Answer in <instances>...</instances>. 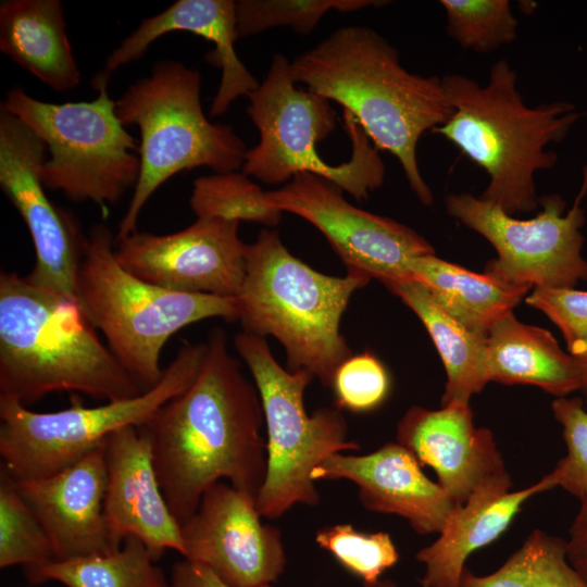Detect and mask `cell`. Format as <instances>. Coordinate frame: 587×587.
Listing matches in <instances>:
<instances>
[{"instance_id":"obj_1","label":"cell","mask_w":587,"mask_h":587,"mask_svg":"<svg viewBox=\"0 0 587 587\" xmlns=\"http://www.w3.org/2000/svg\"><path fill=\"white\" fill-rule=\"evenodd\" d=\"M201 369L187 390L141 426L167 505L182 525L204 491L222 479L257 498L266 475L264 415L259 391L211 330Z\"/></svg>"},{"instance_id":"obj_2","label":"cell","mask_w":587,"mask_h":587,"mask_svg":"<svg viewBox=\"0 0 587 587\" xmlns=\"http://www.w3.org/2000/svg\"><path fill=\"white\" fill-rule=\"evenodd\" d=\"M290 66L296 83L338 102L376 148L398 159L423 204L433 202L420 173L416 147L425 132L444 125L453 114L441 78L408 72L398 50L364 26L334 30Z\"/></svg>"},{"instance_id":"obj_3","label":"cell","mask_w":587,"mask_h":587,"mask_svg":"<svg viewBox=\"0 0 587 587\" xmlns=\"http://www.w3.org/2000/svg\"><path fill=\"white\" fill-rule=\"evenodd\" d=\"M96 329L77 297L1 272L0 397L28 405L58 391L108 401L142 394Z\"/></svg>"},{"instance_id":"obj_4","label":"cell","mask_w":587,"mask_h":587,"mask_svg":"<svg viewBox=\"0 0 587 587\" xmlns=\"http://www.w3.org/2000/svg\"><path fill=\"white\" fill-rule=\"evenodd\" d=\"M453 114L433 132L442 135L483 167L489 184L480 198L515 215L537 209L534 175L557 163L545 147L562 140L578 114L572 104L525 105L516 88V72L504 59L490 68L483 87L461 75L441 77Z\"/></svg>"},{"instance_id":"obj_5","label":"cell","mask_w":587,"mask_h":587,"mask_svg":"<svg viewBox=\"0 0 587 587\" xmlns=\"http://www.w3.org/2000/svg\"><path fill=\"white\" fill-rule=\"evenodd\" d=\"M370 279L320 273L292 255L276 230L263 229L247 245L237 320L245 333L276 338L287 370H305L330 387L336 370L352 355L340 333L342 314Z\"/></svg>"},{"instance_id":"obj_6","label":"cell","mask_w":587,"mask_h":587,"mask_svg":"<svg viewBox=\"0 0 587 587\" xmlns=\"http://www.w3.org/2000/svg\"><path fill=\"white\" fill-rule=\"evenodd\" d=\"M113 245L105 225L90 229L79 265L77 297L109 349L145 391L162 378L160 357L166 341L202 320H237V299L176 291L145 282L117 262Z\"/></svg>"},{"instance_id":"obj_7","label":"cell","mask_w":587,"mask_h":587,"mask_svg":"<svg viewBox=\"0 0 587 587\" xmlns=\"http://www.w3.org/2000/svg\"><path fill=\"white\" fill-rule=\"evenodd\" d=\"M200 87L198 71L163 60L115 101L122 124L139 128L140 172L114 243L137 230L149 198L177 173L199 166L215 173L242 167L245 142L229 125L213 124L205 117Z\"/></svg>"},{"instance_id":"obj_8","label":"cell","mask_w":587,"mask_h":587,"mask_svg":"<svg viewBox=\"0 0 587 587\" xmlns=\"http://www.w3.org/2000/svg\"><path fill=\"white\" fill-rule=\"evenodd\" d=\"M290 63L285 55L275 54L264 80L248 95L247 113L260 140L247 150L242 173L266 184L312 173L333 182L358 201L367 199L385 178L377 148L355 117L344 110V126L351 140L350 159L338 165L325 162L316 145L334 132L336 113L325 97L296 87Z\"/></svg>"},{"instance_id":"obj_9","label":"cell","mask_w":587,"mask_h":587,"mask_svg":"<svg viewBox=\"0 0 587 587\" xmlns=\"http://www.w3.org/2000/svg\"><path fill=\"white\" fill-rule=\"evenodd\" d=\"M109 79L101 72L95 77L98 96L90 101L45 102L14 87L1 104L45 143L50 154L40 170L45 187L102 208L135 188L140 172L139 141L116 115Z\"/></svg>"},{"instance_id":"obj_10","label":"cell","mask_w":587,"mask_h":587,"mask_svg":"<svg viewBox=\"0 0 587 587\" xmlns=\"http://www.w3.org/2000/svg\"><path fill=\"white\" fill-rule=\"evenodd\" d=\"M234 344L253 377L266 425V475L255 498L259 513L277 519L296 504H319L312 471L332 454L359 450L360 445L348 439L338 408L307 413L303 396L311 373L283 367L262 337L242 332Z\"/></svg>"},{"instance_id":"obj_11","label":"cell","mask_w":587,"mask_h":587,"mask_svg":"<svg viewBox=\"0 0 587 587\" xmlns=\"http://www.w3.org/2000/svg\"><path fill=\"white\" fill-rule=\"evenodd\" d=\"M205 351V342L185 341L155 386L137 397L98 407H85L74 396L67 409L35 412L0 397L1 466L15 479L49 477L79 461L115 430L143 426L160 408L189 388Z\"/></svg>"},{"instance_id":"obj_12","label":"cell","mask_w":587,"mask_h":587,"mask_svg":"<svg viewBox=\"0 0 587 587\" xmlns=\"http://www.w3.org/2000/svg\"><path fill=\"white\" fill-rule=\"evenodd\" d=\"M587 192V166L580 191L563 215L559 195L538 198L542 210L533 218L517 220L499 207L470 193L446 198L448 213L480 234L496 249L485 272L508 283L532 287L574 288L587 280V261L582 255L584 212L579 203Z\"/></svg>"},{"instance_id":"obj_13","label":"cell","mask_w":587,"mask_h":587,"mask_svg":"<svg viewBox=\"0 0 587 587\" xmlns=\"http://www.w3.org/2000/svg\"><path fill=\"white\" fill-rule=\"evenodd\" d=\"M342 191L333 182L304 172L265 196L274 208L314 225L347 272L376 278L386 287L412 279V260L435 254L434 248L408 226L352 205Z\"/></svg>"},{"instance_id":"obj_14","label":"cell","mask_w":587,"mask_h":587,"mask_svg":"<svg viewBox=\"0 0 587 587\" xmlns=\"http://www.w3.org/2000/svg\"><path fill=\"white\" fill-rule=\"evenodd\" d=\"M46 151L40 138L0 108V185L27 226L36 253L26 277L45 290L77 297L87 236L75 216L46 193L40 176Z\"/></svg>"},{"instance_id":"obj_15","label":"cell","mask_w":587,"mask_h":587,"mask_svg":"<svg viewBox=\"0 0 587 587\" xmlns=\"http://www.w3.org/2000/svg\"><path fill=\"white\" fill-rule=\"evenodd\" d=\"M239 222L197 218L167 235L134 232L115 242L117 262L140 279L176 291L237 298L247 245Z\"/></svg>"},{"instance_id":"obj_16","label":"cell","mask_w":587,"mask_h":587,"mask_svg":"<svg viewBox=\"0 0 587 587\" xmlns=\"http://www.w3.org/2000/svg\"><path fill=\"white\" fill-rule=\"evenodd\" d=\"M261 517L255 499L217 482L180 525L183 557L233 587L271 585L285 571L286 552L280 530Z\"/></svg>"},{"instance_id":"obj_17","label":"cell","mask_w":587,"mask_h":587,"mask_svg":"<svg viewBox=\"0 0 587 587\" xmlns=\"http://www.w3.org/2000/svg\"><path fill=\"white\" fill-rule=\"evenodd\" d=\"M107 486L103 515L112 548L140 539L153 560L167 549L182 555L180 525L162 492L148 434L139 426L115 430L105 440Z\"/></svg>"},{"instance_id":"obj_18","label":"cell","mask_w":587,"mask_h":587,"mask_svg":"<svg viewBox=\"0 0 587 587\" xmlns=\"http://www.w3.org/2000/svg\"><path fill=\"white\" fill-rule=\"evenodd\" d=\"M312 479H348L372 512L405 519L421 535L440 533L457 504L430 480L417 459L399 442L363 455L335 453L311 473Z\"/></svg>"},{"instance_id":"obj_19","label":"cell","mask_w":587,"mask_h":587,"mask_svg":"<svg viewBox=\"0 0 587 587\" xmlns=\"http://www.w3.org/2000/svg\"><path fill=\"white\" fill-rule=\"evenodd\" d=\"M105 440L54 475L14 478L20 494L45 529L57 561L116 552L103 515Z\"/></svg>"},{"instance_id":"obj_20","label":"cell","mask_w":587,"mask_h":587,"mask_svg":"<svg viewBox=\"0 0 587 587\" xmlns=\"http://www.w3.org/2000/svg\"><path fill=\"white\" fill-rule=\"evenodd\" d=\"M397 442L437 474L438 484L457 505L487 477L505 470L494 435L476 427L470 404L439 410L411 407L397 425Z\"/></svg>"},{"instance_id":"obj_21","label":"cell","mask_w":587,"mask_h":587,"mask_svg":"<svg viewBox=\"0 0 587 587\" xmlns=\"http://www.w3.org/2000/svg\"><path fill=\"white\" fill-rule=\"evenodd\" d=\"M172 32H189L214 43L205 59L222 71L221 83L213 98L210 115L224 114L240 96H248L259 86L257 79L237 57L234 43L237 33L236 1L177 0L164 11L145 18L140 25L107 58L103 74L140 59L159 37Z\"/></svg>"},{"instance_id":"obj_22","label":"cell","mask_w":587,"mask_h":587,"mask_svg":"<svg viewBox=\"0 0 587 587\" xmlns=\"http://www.w3.org/2000/svg\"><path fill=\"white\" fill-rule=\"evenodd\" d=\"M507 470L484 479L450 514L439 537L415 559L425 566L423 587H459L469 555L496 540L533 496L552 489L544 476L524 489L510 491Z\"/></svg>"},{"instance_id":"obj_23","label":"cell","mask_w":587,"mask_h":587,"mask_svg":"<svg viewBox=\"0 0 587 587\" xmlns=\"http://www.w3.org/2000/svg\"><path fill=\"white\" fill-rule=\"evenodd\" d=\"M585 373L584 361L563 351L549 330L526 325L513 313L487 333L488 382L534 385L562 398L582 390Z\"/></svg>"},{"instance_id":"obj_24","label":"cell","mask_w":587,"mask_h":587,"mask_svg":"<svg viewBox=\"0 0 587 587\" xmlns=\"http://www.w3.org/2000/svg\"><path fill=\"white\" fill-rule=\"evenodd\" d=\"M0 50L57 92L80 82L59 0L1 1Z\"/></svg>"},{"instance_id":"obj_25","label":"cell","mask_w":587,"mask_h":587,"mask_svg":"<svg viewBox=\"0 0 587 587\" xmlns=\"http://www.w3.org/2000/svg\"><path fill=\"white\" fill-rule=\"evenodd\" d=\"M412 277L422 283L436 302L469 329L487 335L529 291L484 272L469 271L427 254L410 263Z\"/></svg>"},{"instance_id":"obj_26","label":"cell","mask_w":587,"mask_h":587,"mask_svg":"<svg viewBox=\"0 0 587 587\" xmlns=\"http://www.w3.org/2000/svg\"><path fill=\"white\" fill-rule=\"evenodd\" d=\"M387 288L421 320L441 358L447 383L441 407L470 404L473 395L489 383L486 375V336L475 333L447 313L429 290L412 278Z\"/></svg>"},{"instance_id":"obj_27","label":"cell","mask_w":587,"mask_h":587,"mask_svg":"<svg viewBox=\"0 0 587 587\" xmlns=\"http://www.w3.org/2000/svg\"><path fill=\"white\" fill-rule=\"evenodd\" d=\"M153 561L145 544L129 536L114 553L53 560L26 566L25 573L33 583L57 580L66 587H170Z\"/></svg>"},{"instance_id":"obj_28","label":"cell","mask_w":587,"mask_h":587,"mask_svg":"<svg viewBox=\"0 0 587 587\" xmlns=\"http://www.w3.org/2000/svg\"><path fill=\"white\" fill-rule=\"evenodd\" d=\"M459 587H587L566 557V540L533 530L495 572L475 575L465 566Z\"/></svg>"},{"instance_id":"obj_29","label":"cell","mask_w":587,"mask_h":587,"mask_svg":"<svg viewBox=\"0 0 587 587\" xmlns=\"http://www.w3.org/2000/svg\"><path fill=\"white\" fill-rule=\"evenodd\" d=\"M197 218L253 222L276 226L282 211L266 201L265 191L243 173H215L193 182L189 200Z\"/></svg>"},{"instance_id":"obj_30","label":"cell","mask_w":587,"mask_h":587,"mask_svg":"<svg viewBox=\"0 0 587 587\" xmlns=\"http://www.w3.org/2000/svg\"><path fill=\"white\" fill-rule=\"evenodd\" d=\"M54 560L51 542L14 478L0 470V567L35 566Z\"/></svg>"},{"instance_id":"obj_31","label":"cell","mask_w":587,"mask_h":587,"mask_svg":"<svg viewBox=\"0 0 587 587\" xmlns=\"http://www.w3.org/2000/svg\"><path fill=\"white\" fill-rule=\"evenodd\" d=\"M447 33L463 49L488 53L516 37L517 20L508 0H441Z\"/></svg>"},{"instance_id":"obj_32","label":"cell","mask_w":587,"mask_h":587,"mask_svg":"<svg viewBox=\"0 0 587 587\" xmlns=\"http://www.w3.org/2000/svg\"><path fill=\"white\" fill-rule=\"evenodd\" d=\"M387 1L373 0H239L236 1L239 37L253 35L277 26H290L307 35L330 10L342 13L357 11Z\"/></svg>"},{"instance_id":"obj_33","label":"cell","mask_w":587,"mask_h":587,"mask_svg":"<svg viewBox=\"0 0 587 587\" xmlns=\"http://www.w3.org/2000/svg\"><path fill=\"white\" fill-rule=\"evenodd\" d=\"M315 541L364 585L378 582L399 560L398 550L386 532L365 533L351 524H336L317 530Z\"/></svg>"},{"instance_id":"obj_34","label":"cell","mask_w":587,"mask_h":587,"mask_svg":"<svg viewBox=\"0 0 587 587\" xmlns=\"http://www.w3.org/2000/svg\"><path fill=\"white\" fill-rule=\"evenodd\" d=\"M562 425L567 453L546 475L551 488L561 487L587 501V410L580 398H557L551 404Z\"/></svg>"},{"instance_id":"obj_35","label":"cell","mask_w":587,"mask_h":587,"mask_svg":"<svg viewBox=\"0 0 587 587\" xmlns=\"http://www.w3.org/2000/svg\"><path fill=\"white\" fill-rule=\"evenodd\" d=\"M337 408L369 412L388 396L390 380L383 363L372 353L351 355L336 370L332 386Z\"/></svg>"},{"instance_id":"obj_36","label":"cell","mask_w":587,"mask_h":587,"mask_svg":"<svg viewBox=\"0 0 587 587\" xmlns=\"http://www.w3.org/2000/svg\"><path fill=\"white\" fill-rule=\"evenodd\" d=\"M526 302L544 312L561 330L569 353L587 360V291L536 287Z\"/></svg>"},{"instance_id":"obj_37","label":"cell","mask_w":587,"mask_h":587,"mask_svg":"<svg viewBox=\"0 0 587 587\" xmlns=\"http://www.w3.org/2000/svg\"><path fill=\"white\" fill-rule=\"evenodd\" d=\"M168 584L170 587H233L208 566L186 559L174 564Z\"/></svg>"},{"instance_id":"obj_38","label":"cell","mask_w":587,"mask_h":587,"mask_svg":"<svg viewBox=\"0 0 587 587\" xmlns=\"http://www.w3.org/2000/svg\"><path fill=\"white\" fill-rule=\"evenodd\" d=\"M566 557L572 567L587 583V501L580 508L570 529Z\"/></svg>"},{"instance_id":"obj_39","label":"cell","mask_w":587,"mask_h":587,"mask_svg":"<svg viewBox=\"0 0 587 587\" xmlns=\"http://www.w3.org/2000/svg\"><path fill=\"white\" fill-rule=\"evenodd\" d=\"M364 587H397V585L390 579H379L374 584L364 585Z\"/></svg>"},{"instance_id":"obj_40","label":"cell","mask_w":587,"mask_h":587,"mask_svg":"<svg viewBox=\"0 0 587 587\" xmlns=\"http://www.w3.org/2000/svg\"><path fill=\"white\" fill-rule=\"evenodd\" d=\"M584 363H585V369H586V373H585V383H584V386H583V388H582L580 391H582L583 395H584L585 403H586V405H587V360L584 361Z\"/></svg>"}]
</instances>
